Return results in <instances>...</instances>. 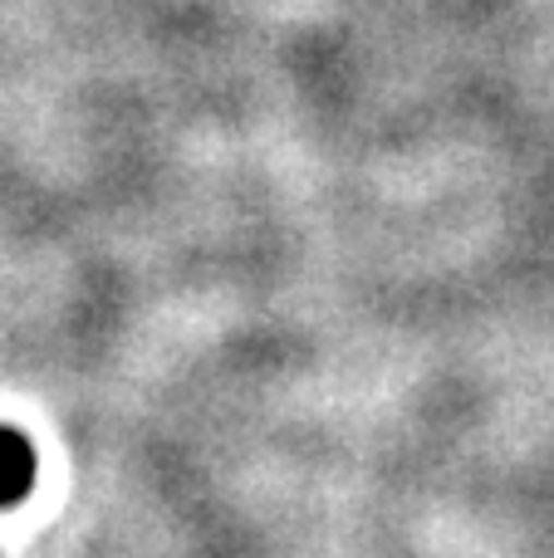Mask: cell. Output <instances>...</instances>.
<instances>
[{
	"label": "cell",
	"instance_id": "obj_1",
	"mask_svg": "<svg viewBox=\"0 0 554 558\" xmlns=\"http://www.w3.org/2000/svg\"><path fill=\"white\" fill-rule=\"evenodd\" d=\"M35 485V451L20 432L0 426V505H15Z\"/></svg>",
	"mask_w": 554,
	"mask_h": 558
}]
</instances>
